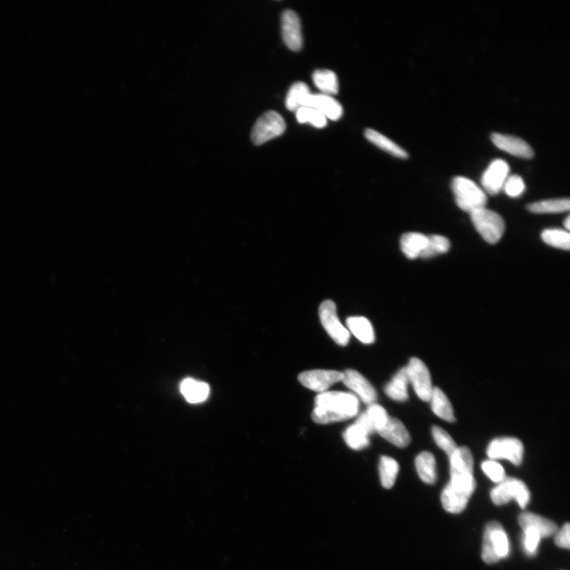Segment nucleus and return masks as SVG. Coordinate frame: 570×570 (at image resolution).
<instances>
[{"mask_svg": "<svg viewBox=\"0 0 570 570\" xmlns=\"http://www.w3.org/2000/svg\"><path fill=\"white\" fill-rule=\"evenodd\" d=\"M524 531L523 546L526 554L529 556H534L538 550L542 538L538 531L534 529H525Z\"/></svg>", "mask_w": 570, "mask_h": 570, "instance_id": "obj_37", "label": "nucleus"}, {"mask_svg": "<svg viewBox=\"0 0 570 570\" xmlns=\"http://www.w3.org/2000/svg\"><path fill=\"white\" fill-rule=\"evenodd\" d=\"M429 236L418 233L404 234L400 240L401 250L409 259L421 258L427 247Z\"/></svg>", "mask_w": 570, "mask_h": 570, "instance_id": "obj_19", "label": "nucleus"}, {"mask_svg": "<svg viewBox=\"0 0 570 570\" xmlns=\"http://www.w3.org/2000/svg\"><path fill=\"white\" fill-rule=\"evenodd\" d=\"M510 166L505 160H496L491 162L481 178V185L485 192L495 195L503 190L509 177Z\"/></svg>", "mask_w": 570, "mask_h": 570, "instance_id": "obj_12", "label": "nucleus"}, {"mask_svg": "<svg viewBox=\"0 0 570 570\" xmlns=\"http://www.w3.org/2000/svg\"><path fill=\"white\" fill-rule=\"evenodd\" d=\"M359 412V400L354 394L340 391L319 393L315 400L312 419L316 423L325 425L346 421Z\"/></svg>", "mask_w": 570, "mask_h": 570, "instance_id": "obj_1", "label": "nucleus"}, {"mask_svg": "<svg viewBox=\"0 0 570 570\" xmlns=\"http://www.w3.org/2000/svg\"><path fill=\"white\" fill-rule=\"evenodd\" d=\"M313 82L324 95L335 96L339 90L337 75L330 70H316L312 75Z\"/></svg>", "mask_w": 570, "mask_h": 570, "instance_id": "obj_27", "label": "nucleus"}, {"mask_svg": "<svg viewBox=\"0 0 570 570\" xmlns=\"http://www.w3.org/2000/svg\"><path fill=\"white\" fill-rule=\"evenodd\" d=\"M487 455L492 460H508L512 465L519 466L523 461L524 446L514 437L498 438L491 442Z\"/></svg>", "mask_w": 570, "mask_h": 570, "instance_id": "obj_8", "label": "nucleus"}, {"mask_svg": "<svg viewBox=\"0 0 570 570\" xmlns=\"http://www.w3.org/2000/svg\"><path fill=\"white\" fill-rule=\"evenodd\" d=\"M282 37L287 48L298 52L303 47L302 22L295 11L286 10L281 16Z\"/></svg>", "mask_w": 570, "mask_h": 570, "instance_id": "obj_11", "label": "nucleus"}, {"mask_svg": "<svg viewBox=\"0 0 570 570\" xmlns=\"http://www.w3.org/2000/svg\"><path fill=\"white\" fill-rule=\"evenodd\" d=\"M385 440L399 448H406L410 443V435L403 423L396 417H389L378 433Z\"/></svg>", "mask_w": 570, "mask_h": 570, "instance_id": "obj_17", "label": "nucleus"}, {"mask_svg": "<svg viewBox=\"0 0 570 570\" xmlns=\"http://www.w3.org/2000/svg\"><path fill=\"white\" fill-rule=\"evenodd\" d=\"M180 390L185 399L190 403L204 402L208 399L210 392L208 384L190 378L181 382Z\"/></svg>", "mask_w": 570, "mask_h": 570, "instance_id": "obj_22", "label": "nucleus"}, {"mask_svg": "<svg viewBox=\"0 0 570 570\" xmlns=\"http://www.w3.org/2000/svg\"><path fill=\"white\" fill-rule=\"evenodd\" d=\"M451 477L455 475L473 474L474 460L469 448H457L449 456Z\"/></svg>", "mask_w": 570, "mask_h": 570, "instance_id": "obj_20", "label": "nucleus"}, {"mask_svg": "<svg viewBox=\"0 0 570 570\" xmlns=\"http://www.w3.org/2000/svg\"><path fill=\"white\" fill-rule=\"evenodd\" d=\"M474 491L469 488L449 484L441 493V503L444 510L458 514L466 509L469 498Z\"/></svg>", "mask_w": 570, "mask_h": 570, "instance_id": "obj_14", "label": "nucleus"}, {"mask_svg": "<svg viewBox=\"0 0 570 570\" xmlns=\"http://www.w3.org/2000/svg\"><path fill=\"white\" fill-rule=\"evenodd\" d=\"M555 543L556 546L564 548L569 549L570 548V526L566 523L563 527L557 531L555 533Z\"/></svg>", "mask_w": 570, "mask_h": 570, "instance_id": "obj_40", "label": "nucleus"}, {"mask_svg": "<svg viewBox=\"0 0 570 570\" xmlns=\"http://www.w3.org/2000/svg\"><path fill=\"white\" fill-rule=\"evenodd\" d=\"M570 202L568 198L541 200L528 205V209L535 214L560 213L569 210Z\"/></svg>", "mask_w": 570, "mask_h": 570, "instance_id": "obj_29", "label": "nucleus"}, {"mask_svg": "<svg viewBox=\"0 0 570 570\" xmlns=\"http://www.w3.org/2000/svg\"><path fill=\"white\" fill-rule=\"evenodd\" d=\"M429 401L432 410L436 416L448 422L455 421L453 406L451 404L446 394L439 387H434Z\"/></svg>", "mask_w": 570, "mask_h": 570, "instance_id": "obj_24", "label": "nucleus"}, {"mask_svg": "<svg viewBox=\"0 0 570 570\" xmlns=\"http://www.w3.org/2000/svg\"><path fill=\"white\" fill-rule=\"evenodd\" d=\"M343 373L332 370H311L300 373V384L311 391L319 393L327 391L329 388L338 382H342Z\"/></svg>", "mask_w": 570, "mask_h": 570, "instance_id": "obj_10", "label": "nucleus"}, {"mask_svg": "<svg viewBox=\"0 0 570 570\" xmlns=\"http://www.w3.org/2000/svg\"><path fill=\"white\" fill-rule=\"evenodd\" d=\"M343 384L349 389L353 391L358 396L363 403L367 405L375 403L377 400V393L375 387L372 385L363 375L354 369H347L343 373Z\"/></svg>", "mask_w": 570, "mask_h": 570, "instance_id": "obj_13", "label": "nucleus"}, {"mask_svg": "<svg viewBox=\"0 0 570 570\" xmlns=\"http://www.w3.org/2000/svg\"><path fill=\"white\" fill-rule=\"evenodd\" d=\"M541 238L548 245L557 249L569 250L570 235L569 231L562 229H547L541 234Z\"/></svg>", "mask_w": 570, "mask_h": 570, "instance_id": "obj_32", "label": "nucleus"}, {"mask_svg": "<svg viewBox=\"0 0 570 570\" xmlns=\"http://www.w3.org/2000/svg\"><path fill=\"white\" fill-rule=\"evenodd\" d=\"M415 465L420 479L426 484H434L436 480V460L429 452L420 453L415 460Z\"/></svg>", "mask_w": 570, "mask_h": 570, "instance_id": "obj_26", "label": "nucleus"}, {"mask_svg": "<svg viewBox=\"0 0 570 570\" xmlns=\"http://www.w3.org/2000/svg\"><path fill=\"white\" fill-rule=\"evenodd\" d=\"M365 136L369 142H371L380 149L384 150L386 153L396 156L397 158L406 160L409 157L408 153H407L404 149L399 147L390 139H388L387 136L378 133L377 131L368 129L365 131Z\"/></svg>", "mask_w": 570, "mask_h": 570, "instance_id": "obj_25", "label": "nucleus"}, {"mask_svg": "<svg viewBox=\"0 0 570 570\" xmlns=\"http://www.w3.org/2000/svg\"><path fill=\"white\" fill-rule=\"evenodd\" d=\"M474 226L488 243L495 244L502 239L505 225L498 213L486 208L471 213Z\"/></svg>", "mask_w": 570, "mask_h": 570, "instance_id": "obj_4", "label": "nucleus"}, {"mask_svg": "<svg viewBox=\"0 0 570 570\" xmlns=\"http://www.w3.org/2000/svg\"><path fill=\"white\" fill-rule=\"evenodd\" d=\"M432 433H433L434 439L437 446L443 450L448 456L452 455L458 448L452 436L442 428L434 426Z\"/></svg>", "mask_w": 570, "mask_h": 570, "instance_id": "obj_35", "label": "nucleus"}, {"mask_svg": "<svg viewBox=\"0 0 570 570\" xmlns=\"http://www.w3.org/2000/svg\"><path fill=\"white\" fill-rule=\"evenodd\" d=\"M343 437L347 446L354 450H361L370 443L368 432L356 422L344 431Z\"/></svg>", "mask_w": 570, "mask_h": 570, "instance_id": "obj_30", "label": "nucleus"}, {"mask_svg": "<svg viewBox=\"0 0 570 570\" xmlns=\"http://www.w3.org/2000/svg\"><path fill=\"white\" fill-rule=\"evenodd\" d=\"M492 502L496 505H503L514 499L522 509L529 505L531 494L529 488L522 480L505 478L491 492Z\"/></svg>", "mask_w": 570, "mask_h": 570, "instance_id": "obj_5", "label": "nucleus"}, {"mask_svg": "<svg viewBox=\"0 0 570 570\" xmlns=\"http://www.w3.org/2000/svg\"><path fill=\"white\" fill-rule=\"evenodd\" d=\"M349 333L353 334L364 344H373L375 341L373 325L368 318L361 316L349 317L346 320Z\"/></svg>", "mask_w": 570, "mask_h": 570, "instance_id": "obj_23", "label": "nucleus"}, {"mask_svg": "<svg viewBox=\"0 0 570 570\" xmlns=\"http://www.w3.org/2000/svg\"><path fill=\"white\" fill-rule=\"evenodd\" d=\"M379 469L382 486L385 488L393 487L399 472V465L397 461L391 457L382 456Z\"/></svg>", "mask_w": 570, "mask_h": 570, "instance_id": "obj_31", "label": "nucleus"}, {"mask_svg": "<svg viewBox=\"0 0 570 570\" xmlns=\"http://www.w3.org/2000/svg\"><path fill=\"white\" fill-rule=\"evenodd\" d=\"M491 141L494 145L503 151L519 158L531 159L534 156L533 149L531 148L527 142L521 138L504 135L500 134H493Z\"/></svg>", "mask_w": 570, "mask_h": 570, "instance_id": "obj_15", "label": "nucleus"}, {"mask_svg": "<svg viewBox=\"0 0 570 570\" xmlns=\"http://www.w3.org/2000/svg\"><path fill=\"white\" fill-rule=\"evenodd\" d=\"M482 471L493 482L500 484L506 478L505 472L502 465L494 460H486L481 463Z\"/></svg>", "mask_w": 570, "mask_h": 570, "instance_id": "obj_38", "label": "nucleus"}, {"mask_svg": "<svg viewBox=\"0 0 570 570\" xmlns=\"http://www.w3.org/2000/svg\"><path fill=\"white\" fill-rule=\"evenodd\" d=\"M450 241L446 237L433 235L429 236L427 247H426L421 258L427 259L442 254H446L450 249Z\"/></svg>", "mask_w": 570, "mask_h": 570, "instance_id": "obj_33", "label": "nucleus"}, {"mask_svg": "<svg viewBox=\"0 0 570 570\" xmlns=\"http://www.w3.org/2000/svg\"><path fill=\"white\" fill-rule=\"evenodd\" d=\"M510 552V544L503 525L497 522L488 523L485 528L481 557L486 564H494L506 559Z\"/></svg>", "mask_w": 570, "mask_h": 570, "instance_id": "obj_2", "label": "nucleus"}, {"mask_svg": "<svg viewBox=\"0 0 570 570\" xmlns=\"http://www.w3.org/2000/svg\"><path fill=\"white\" fill-rule=\"evenodd\" d=\"M311 95L308 85L303 82L294 84L286 98V108L290 111L296 112L300 108H304Z\"/></svg>", "mask_w": 570, "mask_h": 570, "instance_id": "obj_28", "label": "nucleus"}, {"mask_svg": "<svg viewBox=\"0 0 570 570\" xmlns=\"http://www.w3.org/2000/svg\"><path fill=\"white\" fill-rule=\"evenodd\" d=\"M410 383L412 384L417 396L425 402L430 400L434 387L432 385L431 375L427 366L421 360L413 358L406 366Z\"/></svg>", "mask_w": 570, "mask_h": 570, "instance_id": "obj_9", "label": "nucleus"}, {"mask_svg": "<svg viewBox=\"0 0 570 570\" xmlns=\"http://www.w3.org/2000/svg\"><path fill=\"white\" fill-rule=\"evenodd\" d=\"M564 227L566 228V231H569L570 229V218L568 216L566 219V221H564Z\"/></svg>", "mask_w": 570, "mask_h": 570, "instance_id": "obj_41", "label": "nucleus"}, {"mask_svg": "<svg viewBox=\"0 0 570 570\" xmlns=\"http://www.w3.org/2000/svg\"><path fill=\"white\" fill-rule=\"evenodd\" d=\"M296 115L300 124L310 123L318 129L324 128L328 124V118L313 108H300L296 111Z\"/></svg>", "mask_w": 570, "mask_h": 570, "instance_id": "obj_34", "label": "nucleus"}, {"mask_svg": "<svg viewBox=\"0 0 570 570\" xmlns=\"http://www.w3.org/2000/svg\"><path fill=\"white\" fill-rule=\"evenodd\" d=\"M452 189L455 202L463 211L472 212L486 208L487 197L485 191L471 179L456 177L453 179Z\"/></svg>", "mask_w": 570, "mask_h": 570, "instance_id": "obj_3", "label": "nucleus"}, {"mask_svg": "<svg viewBox=\"0 0 570 570\" xmlns=\"http://www.w3.org/2000/svg\"><path fill=\"white\" fill-rule=\"evenodd\" d=\"M286 123L278 112L268 111L261 116L254 125L252 140L256 145H261L285 133Z\"/></svg>", "mask_w": 570, "mask_h": 570, "instance_id": "obj_6", "label": "nucleus"}, {"mask_svg": "<svg viewBox=\"0 0 570 570\" xmlns=\"http://www.w3.org/2000/svg\"><path fill=\"white\" fill-rule=\"evenodd\" d=\"M503 190L510 197H519L525 191V183L519 175H512L507 179Z\"/></svg>", "mask_w": 570, "mask_h": 570, "instance_id": "obj_39", "label": "nucleus"}, {"mask_svg": "<svg viewBox=\"0 0 570 570\" xmlns=\"http://www.w3.org/2000/svg\"><path fill=\"white\" fill-rule=\"evenodd\" d=\"M365 412L368 418L370 419L374 426L375 433H378V432L384 427L388 419L390 417L383 406L375 403L369 405Z\"/></svg>", "mask_w": 570, "mask_h": 570, "instance_id": "obj_36", "label": "nucleus"}, {"mask_svg": "<svg viewBox=\"0 0 570 570\" xmlns=\"http://www.w3.org/2000/svg\"><path fill=\"white\" fill-rule=\"evenodd\" d=\"M518 522L523 530L529 528L534 529L538 531L542 538L552 536L557 531V526L555 522L532 512L522 513L518 517Z\"/></svg>", "mask_w": 570, "mask_h": 570, "instance_id": "obj_18", "label": "nucleus"}, {"mask_svg": "<svg viewBox=\"0 0 570 570\" xmlns=\"http://www.w3.org/2000/svg\"><path fill=\"white\" fill-rule=\"evenodd\" d=\"M304 108L315 109L332 121L339 120L343 115L342 105L333 97L324 93H311Z\"/></svg>", "mask_w": 570, "mask_h": 570, "instance_id": "obj_16", "label": "nucleus"}, {"mask_svg": "<svg viewBox=\"0 0 570 570\" xmlns=\"http://www.w3.org/2000/svg\"><path fill=\"white\" fill-rule=\"evenodd\" d=\"M318 314L323 327L332 339L341 346H347L350 333L338 318L336 304L331 300H325L319 306Z\"/></svg>", "mask_w": 570, "mask_h": 570, "instance_id": "obj_7", "label": "nucleus"}, {"mask_svg": "<svg viewBox=\"0 0 570 570\" xmlns=\"http://www.w3.org/2000/svg\"><path fill=\"white\" fill-rule=\"evenodd\" d=\"M409 383L408 373H407L406 367H404L401 368L394 375L390 383L387 384L384 389L385 393L388 397L393 400L405 402L409 399L408 391H407Z\"/></svg>", "mask_w": 570, "mask_h": 570, "instance_id": "obj_21", "label": "nucleus"}]
</instances>
